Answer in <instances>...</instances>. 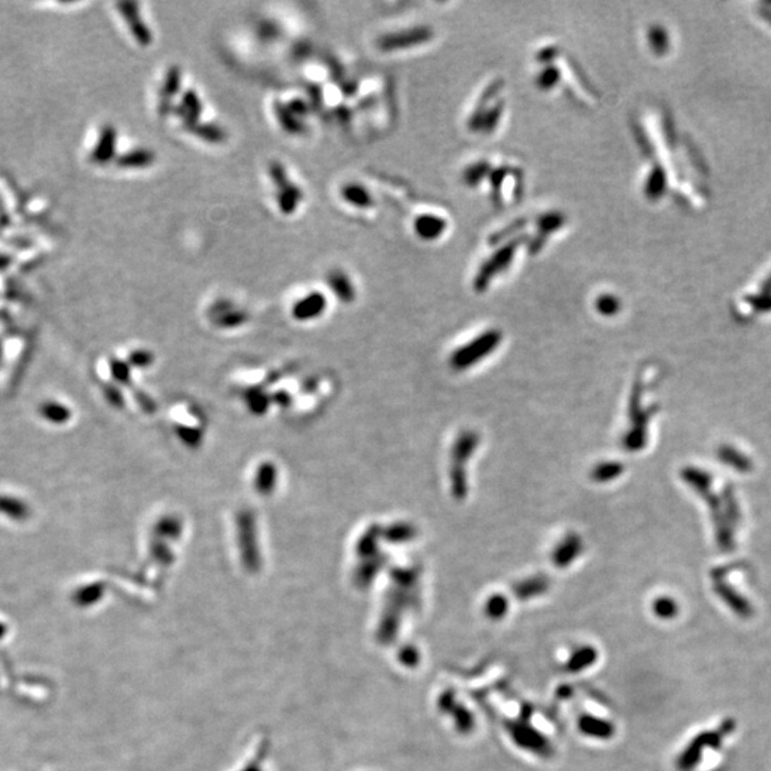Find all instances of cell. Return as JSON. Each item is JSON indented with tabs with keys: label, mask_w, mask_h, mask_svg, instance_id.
Listing matches in <instances>:
<instances>
[{
	"label": "cell",
	"mask_w": 771,
	"mask_h": 771,
	"mask_svg": "<svg viewBox=\"0 0 771 771\" xmlns=\"http://www.w3.org/2000/svg\"><path fill=\"white\" fill-rule=\"evenodd\" d=\"M524 239H526V236L514 238L513 240L506 242L499 250H495L487 259V261H484V264L480 267L479 274H477V279H476V285L479 288H484V285H487L494 276H498L499 273L506 270L512 264V261L516 256L517 247L522 246L526 242Z\"/></svg>",
	"instance_id": "1"
},
{
	"label": "cell",
	"mask_w": 771,
	"mask_h": 771,
	"mask_svg": "<svg viewBox=\"0 0 771 771\" xmlns=\"http://www.w3.org/2000/svg\"><path fill=\"white\" fill-rule=\"evenodd\" d=\"M431 37H433L431 29L426 26H419V27H410V29L386 35L377 42V44H378V49L383 51H399V50L416 47L419 44H424L428 40H431Z\"/></svg>",
	"instance_id": "2"
},
{
	"label": "cell",
	"mask_w": 771,
	"mask_h": 771,
	"mask_svg": "<svg viewBox=\"0 0 771 771\" xmlns=\"http://www.w3.org/2000/svg\"><path fill=\"white\" fill-rule=\"evenodd\" d=\"M413 228L420 239L431 242L443 236L448 229V222L442 216L426 213L416 217Z\"/></svg>",
	"instance_id": "3"
},
{
	"label": "cell",
	"mask_w": 771,
	"mask_h": 771,
	"mask_svg": "<svg viewBox=\"0 0 771 771\" xmlns=\"http://www.w3.org/2000/svg\"><path fill=\"white\" fill-rule=\"evenodd\" d=\"M119 9L122 11L135 39L143 44V46H147L152 43L153 37H152V33L149 30V27L144 25V20H142L140 18V12H139V6L137 4H122L119 5Z\"/></svg>",
	"instance_id": "4"
},
{
	"label": "cell",
	"mask_w": 771,
	"mask_h": 771,
	"mask_svg": "<svg viewBox=\"0 0 771 771\" xmlns=\"http://www.w3.org/2000/svg\"><path fill=\"white\" fill-rule=\"evenodd\" d=\"M279 189V195H278V203H279V209L282 210V213L285 214H290V213H295L297 206H299V202L302 200V192L297 186H295L293 183H290L289 180L280 186H278Z\"/></svg>",
	"instance_id": "5"
},
{
	"label": "cell",
	"mask_w": 771,
	"mask_h": 771,
	"mask_svg": "<svg viewBox=\"0 0 771 771\" xmlns=\"http://www.w3.org/2000/svg\"><path fill=\"white\" fill-rule=\"evenodd\" d=\"M179 112L182 113V119L185 122V125H189V126H195V123L197 122L200 113H202V103L197 97V94L190 90L187 92L183 99H182V107L179 109Z\"/></svg>",
	"instance_id": "6"
},
{
	"label": "cell",
	"mask_w": 771,
	"mask_h": 771,
	"mask_svg": "<svg viewBox=\"0 0 771 771\" xmlns=\"http://www.w3.org/2000/svg\"><path fill=\"white\" fill-rule=\"evenodd\" d=\"M115 147H116V132L113 128L109 126L100 135V140H99V146L96 147L94 157L97 159V161H107V159H110L115 154Z\"/></svg>",
	"instance_id": "7"
},
{
	"label": "cell",
	"mask_w": 771,
	"mask_h": 771,
	"mask_svg": "<svg viewBox=\"0 0 771 771\" xmlns=\"http://www.w3.org/2000/svg\"><path fill=\"white\" fill-rule=\"evenodd\" d=\"M342 196L345 197V200L347 203L353 204L354 207L366 209V207H370L373 204V199H371L370 193L362 185H347L342 190Z\"/></svg>",
	"instance_id": "8"
},
{
	"label": "cell",
	"mask_w": 771,
	"mask_h": 771,
	"mask_svg": "<svg viewBox=\"0 0 771 771\" xmlns=\"http://www.w3.org/2000/svg\"><path fill=\"white\" fill-rule=\"evenodd\" d=\"M153 159H154V154L150 152V150H146V149H140V150H133V152H129L128 154H125L121 160H119V164L123 168H132V169H142V168H147L150 166V164L153 163Z\"/></svg>",
	"instance_id": "9"
},
{
	"label": "cell",
	"mask_w": 771,
	"mask_h": 771,
	"mask_svg": "<svg viewBox=\"0 0 771 771\" xmlns=\"http://www.w3.org/2000/svg\"><path fill=\"white\" fill-rule=\"evenodd\" d=\"M566 222V218L562 213L559 211H548L543 216H540L538 222H537V230L538 233L543 236H547V235H552L555 232H557Z\"/></svg>",
	"instance_id": "10"
},
{
	"label": "cell",
	"mask_w": 771,
	"mask_h": 771,
	"mask_svg": "<svg viewBox=\"0 0 771 771\" xmlns=\"http://www.w3.org/2000/svg\"><path fill=\"white\" fill-rule=\"evenodd\" d=\"M276 116L279 119V122L282 123L283 129L290 132V133H296L299 132L302 128H300V123L297 122L295 113L290 110V107H286L285 104H276Z\"/></svg>",
	"instance_id": "11"
},
{
	"label": "cell",
	"mask_w": 771,
	"mask_h": 771,
	"mask_svg": "<svg viewBox=\"0 0 771 771\" xmlns=\"http://www.w3.org/2000/svg\"><path fill=\"white\" fill-rule=\"evenodd\" d=\"M537 86L541 90H550L559 85L560 82V72L555 66H547L537 75Z\"/></svg>",
	"instance_id": "12"
},
{
	"label": "cell",
	"mask_w": 771,
	"mask_h": 771,
	"mask_svg": "<svg viewBox=\"0 0 771 771\" xmlns=\"http://www.w3.org/2000/svg\"><path fill=\"white\" fill-rule=\"evenodd\" d=\"M193 132L202 137L203 140L209 143H222L226 137V133L223 129H220L216 125H203V126H195Z\"/></svg>",
	"instance_id": "13"
},
{
	"label": "cell",
	"mask_w": 771,
	"mask_h": 771,
	"mask_svg": "<svg viewBox=\"0 0 771 771\" xmlns=\"http://www.w3.org/2000/svg\"><path fill=\"white\" fill-rule=\"evenodd\" d=\"M180 83H182L180 69L179 68H171V70L166 75V79H164V85H163V89H161L163 96H166L168 99L175 96L180 89Z\"/></svg>",
	"instance_id": "14"
},
{
	"label": "cell",
	"mask_w": 771,
	"mask_h": 771,
	"mask_svg": "<svg viewBox=\"0 0 771 771\" xmlns=\"http://www.w3.org/2000/svg\"><path fill=\"white\" fill-rule=\"evenodd\" d=\"M488 171H490V164L488 163L480 161V163L471 164V166L464 172V182L469 186L474 187L481 182V179L487 175Z\"/></svg>",
	"instance_id": "15"
}]
</instances>
